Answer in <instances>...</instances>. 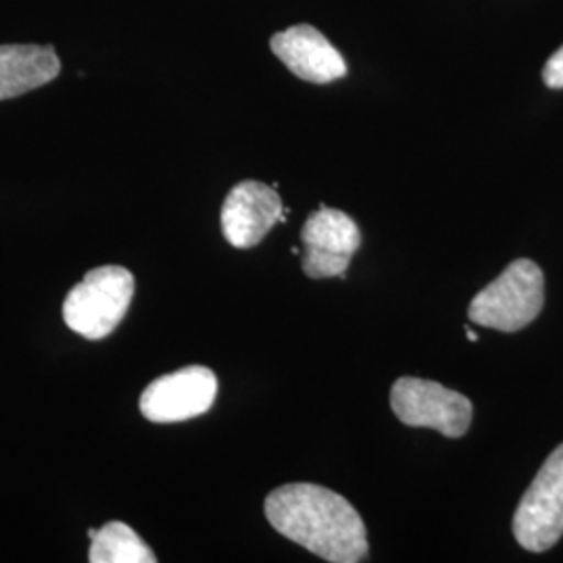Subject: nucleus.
<instances>
[{
  "label": "nucleus",
  "mask_w": 563,
  "mask_h": 563,
  "mask_svg": "<svg viewBox=\"0 0 563 563\" xmlns=\"http://www.w3.org/2000/svg\"><path fill=\"white\" fill-rule=\"evenodd\" d=\"M543 305V269L530 260H516L472 299L467 316L484 328L518 332L539 318Z\"/></svg>",
  "instance_id": "obj_3"
},
{
  "label": "nucleus",
  "mask_w": 563,
  "mask_h": 563,
  "mask_svg": "<svg viewBox=\"0 0 563 563\" xmlns=\"http://www.w3.org/2000/svg\"><path fill=\"white\" fill-rule=\"evenodd\" d=\"M395 416L405 426L432 428L446 439H462L470 430L474 407L462 393L422 378H401L390 390Z\"/></svg>",
  "instance_id": "obj_5"
},
{
  "label": "nucleus",
  "mask_w": 563,
  "mask_h": 563,
  "mask_svg": "<svg viewBox=\"0 0 563 563\" xmlns=\"http://www.w3.org/2000/svg\"><path fill=\"white\" fill-rule=\"evenodd\" d=\"M134 276L125 267H97L65 297L63 320L88 341L107 339L125 318L134 299Z\"/></svg>",
  "instance_id": "obj_2"
},
{
  "label": "nucleus",
  "mask_w": 563,
  "mask_h": 563,
  "mask_svg": "<svg viewBox=\"0 0 563 563\" xmlns=\"http://www.w3.org/2000/svg\"><path fill=\"white\" fill-rule=\"evenodd\" d=\"M514 537L526 551L543 553L563 537V444L543 463L514 516Z\"/></svg>",
  "instance_id": "obj_4"
},
{
  "label": "nucleus",
  "mask_w": 563,
  "mask_h": 563,
  "mask_svg": "<svg viewBox=\"0 0 563 563\" xmlns=\"http://www.w3.org/2000/svg\"><path fill=\"white\" fill-rule=\"evenodd\" d=\"M465 334H467V341L478 342V334L474 330H470V325H465Z\"/></svg>",
  "instance_id": "obj_13"
},
{
  "label": "nucleus",
  "mask_w": 563,
  "mask_h": 563,
  "mask_svg": "<svg viewBox=\"0 0 563 563\" xmlns=\"http://www.w3.org/2000/svg\"><path fill=\"white\" fill-rule=\"evenodd\" d=\"M265 518L282 537L332 563L363 562L367 530L357 509L318 484H284L265 499Z\"/></svg>",
  "instance_id": "obj_1"
},
{
  "label": "nucleus",
  "mask_w": 563,
  "mask_h": 563,
  "mask_svg": "<svg viewBox=\"0 0 563 563\" xmlns=\"http://www.w3.org/2000/svg\"><path fill=\"white\" fill-rule=\"evenodd\" d=\"M60 74L59 55L53 46L2 44L0 46V101L18 99L46 86Z\"/></svg>",
  "instance_id": "obj_10"
},
{
  "label": "nucleus",
  "mask_w": 563,
  "mask_h": 563,
  "mask_svg": "<svg viewBox=\"0 0 563 563\" xmlns=\"http://www.w3.org/2000/svg\"><path fill=\"white\" fill-rule=\"evenodd\" d=\"M280 195L274 186L246 180L236 184L222 207V232L236 249H253L278 222H286Z\"/></svg>",
  "instance_id": "obj_8"
},
{
  "label": "nucleus",
  "mask_w": 563,
  "mask_h": 563,
  "mask_svg": "<svg viewBox=\"0 0 563 563\" xmlns=\"http://www.w3.org/2000/svg\"><path fill=\"white\" fill-rule=\"evenodd\" d=\"M274 55L297 76L311 84H328L346 76V63L313 25H295L269 42Z\"/></svg>",
  "instance_id": "obj_9"
},
{
  "label": "nucleus",
  "mask_w": 563,
  "mask_h": 563,
  "mask_svg": "<svg viewBox=\"0 0 563 563\" xmlns=\"http://www.w3.org/2000/svg\"><path fill=\"white\" fill-rule=\"evenodd\" d=\"M543 81L549 88H553V90L563 88V46H560V48L549 57V60L544 63Z\"/></svg>",
  "instance_id": "obj_12"
},
{
  "label": "nucleus",
  "mask_w": 563,
  "mask_h": 563,
  "mask_svg": "<svg viewBox=\"0 0 563 563\" xmlns=\"http://www.w3.org/2000/svg\"><path fill=\"white\" fill-rule=\"evenodd\" d=\"M301 241L305 276L313 280L346 278L349 263L362 246V232L346 213L320 205L302 225Z\"/></svg>",
  "instance_id": "obj_7"
},
{
  "label": "nucleus",
  "mask_w": 563,
  "mask_h": 563,
  "mask_svg": "<svg viewBox=\"0 0 563 563\" xmlns=\"http://www.w3.org/2000/svg\"><path fill=\"white\" fill-rule=\"evenodd\" d=\"M92 563H155L157 558L153 549L142 541L136 530L128 523H104L90 539Z\"/></svg>",
  "instance_id": "obj_11"
},
{
  "label": "nucleus",
  "mask_w": 563,
  "mask_h": 563,
  "mask_svg": "<svg viewBox=\"0 0 563 563\" xmlns=\"http://www.w3.org/2000/svg\"><path fill=\"white\" fill-rule=\"evenodd\" d=\"M218 397V376L202 365H188L144 388L142 416L148 422L176 423L207 413Z\"/></svg>",
  "instance_id": "obj_6"
}]
</instances>
